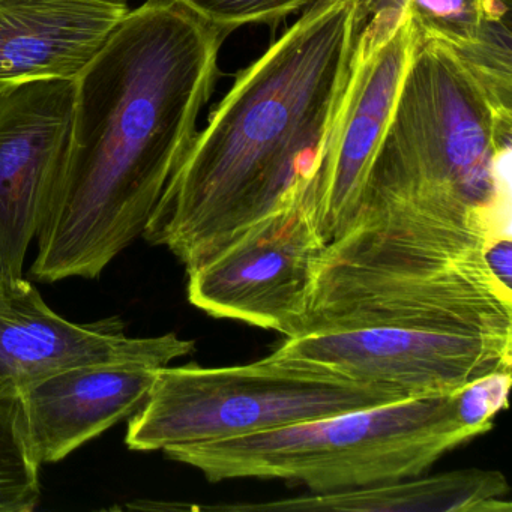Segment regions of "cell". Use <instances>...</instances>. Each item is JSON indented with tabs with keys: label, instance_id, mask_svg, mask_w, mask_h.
Listing matches in <instances>:
<instances>
[{
	"label": "cell",
	"instance_id": "cell-9",
	"mask_svg": "<svg viewBox=\"0 0 512 512\" xmlns=\"http://www.w3.org/2000/svg\"><path fill=\"white\" fill-rule=\"evenodd\" d=\"M271 356L409 400L511 373L512 337L355 329L286 338Z\"/></svg>",
	"mask_w": 512,
	"mask_h": 512
},
{
	"label": "cell",
	"instance_id": "cell-5",
	"mask_svg": "<svg viewBox=\"0 0 512 512\" xmlns=\"http://www.w3.org/2000/svg\"><path fill=\"white\" fill-rule=\"evenodd\" d=\"M511 134L512 112L494 106L460 59L442 44L419 41L364 196L499 214L508 197Z\"/></svg>",
	"mask_w": 512,
	"mask_h": 512
},
{
	"label": "cell",
	"instance_id": "cell-16",
	"mask_svg": "<svg viewBox=\"0 0 512 512\" xmlns=\"http://www.w3.org/2000/svg\"><path fill=\"white\" fill-rule=\"evenodd\" d=\"M40 464L23 431L17 389H0V512H32L41 499Z\"/></svg>",
	"mask_w": 512,
	"mask_h": 512
},
{
	"label": "cell",
	"instance_id": "cell-12",
	"mask_svg": "<svg viewBox=\"0 0 512 512\" xmlns=\"http://www.w3.org/2000/svg\"><path fill=\"white\" fill-rule=\"evenodd\" d=\"M158 367L142 362L83 365L17 389L26 445L40 466L55 464L148 400Z\"/></svg>",
	"mask_w": 512,
	"mask_h": 512
},
{
	"label": "cell",
	"instance_id": "cell-8",
	"mask_svg": "<svg viewBox=\"0 0 512 512\" xmlns=\"http://www.w3.org/2000/svg\"><path fill=\"white\" fill-rule=\"evenodd\" d=\"M418 44L415 23L404 8L374 11L361 26L310 191L317 226L328 244L358 214L374 154Z\"/></svg>",
	"mask_w": 512,
	"mask_h": 512
},
{
	"label": "cell",
	"instance_id": "cell-7",
	"mask_svg": "<svg viewBox=\"0 0 512 512\" xmlns=\"http://www.w3.org/2000/svg\"><path fill=\"white\" fill-rule=\"evenodd\" d=\"M326 247L310 190L302 191L187 271L188 301L215 319L298 337Z\"/></svg>",
	"mask_w": 512,
	"mask_h": 512
},
{
	"label": "cell",
	"instance_id": "cell-1",
	"mask_svg": "<svg viewBox=\"0 0 512 512\" xmlns=\"http://www.w3.org/2000/svg\"><path fill=\"white\" fill-rule=\"evenodd\" d=\"M224 38L175 0H146L74 80L70 151L34 280H95L143 236L196 137Z\"/></svg>",
	"mask_w": 512,
	"mask_h": 512
},
{
	"label": "cell",
	"instance_id": "cell-18",
	"mask_svg": "<svg viewBox=\"0 0 512 512\" xmlns=\"http://www.w3.org/2000/svg\"><path fill=\"white\" fill-rule=\"evenodd\" d=\"M485 262L491 274L511 289L512 284V244L508 233H496L485 247Z\"/></svg>",
	"mask_w": 512,
	"mask_h": 512
},
{
	"label": "cell",
	"instance_id": "cell-2",
	"mask_svg": "<svg viewBox=\"0 0 512 512\" xmlns=\"http://www.w3.org/2000/svg\"><path fill=\"white\" fill-rule=\"evenodd\" d=\"M361 26L358 0H316L242 71L194 137L143 238L190 271L311 190Z\"/></svg>",
	"mask_w": 512,
	"mask_h": 512
},
{
	"label": "cell",
	"instance_id": "cell-10",
	"mask_svg": "<svg viewBox=\"0 0 512 512\" xmlns=\"http://www.w3.org/2000/svg\"><path fill=\"white\" fill-rule=\"evenodd\" d=\"M74 80H37L0 95V277L25 260L61 181L73 131Z\"/></svg>",
	"mask_w": 512,
	"mask_h": 512
},
{
	"label": "cell",
	"instance_id": "cell-14",
	"mask_svg": "<svg viewBox=\"0 0 512 512\" xmlns=\"http://www.w3.org/2000/svg\"><path fill=\"white\" fill-rule=\"evenodd\" d=\"M409 11L419 41L451 50L500 110H512V0H358L374 11Z\"/></svg>",
	"mask_w": 512,
	"mask_h": 512
},
{
	"label": "cell",
	"instance_id": "cell-3",
	"mask_svg": "<svg viewBox=\"0 0 512 512\" xmlns=\"http://www.w3.org/2000/svg\"><path fill=\"white\" fill-rule=\"evenodd\" d=\"M499 215L368 194L317 268L301 335L389 328L512 337V289L488 269Z\"/></svg>",
	"mask_w": 512,
	"mask_h": 512
},
{
	"label": "cell",
	"instance_id": "cell-15",
	"mask_svg": "<svg viewBox=\"0 0 512 512\" xmlns=\"http://www.w3.org/2000/svg\"><path fill=\"white\" fill-rule=\"evenodd\" d=\"M509 485L497 470L464 469L434 476L311 493L256 505L220 506L230 511L499 512L511 511L503 497Z\"/></svg>",
	"mask_w": 512,
	"mask_h": 512
},
{
	"label": "cell",
	"instance_id": "cell-19",
	"mask_svg": "<svg viewBox=\"0 0 512 512\" xmlns=\"http://www.w3.org/2000/svg\"><path fill=\"white\" fill-rule=\"evenodd\" d=\"M5 299H7V289H5L4 280L0 277V307L4 305Z\"/></svg>",
	"mask_w": 512,
	"mask_h": 512
},
{
	"label": "cell",
	"instance_id": "cell-11",
	"mask_svg": "<svg viewBox=\"0 0 512 512\" xmlns=\"http://www.w3.org/2000/svg\"><path fill=\"white\" fill-rule=\"evenodd\" d=\"M0 307V389L83 365L142 362L166 367L194 352V341L176 334L130 337L118 317L76 323L59 316L25 277L5 286Z\"/></svg>",
	"mask_w": 512,
	"mask_h": 512
},
{
	"label": "cell",
	"instance_id": "cell-17",
	"mask_svg": "<svg viewBox=\"0 0 512 512\" xmlns=\"http://www.w3.org/2000/svg\"><path fill=\"white\" fill-rule=\"evenodd\" d=\"M224 35L251 23H277L316 0H175Z\"/></svg>",
	"mask_w": 512,
	"mask_h": 512
},
{
	"label": "cell",
	"instance_id": "cell-20",
	"mask_svg": "<svg viewBox=\"0 0 512 512\" xmlns=\"http://www.w3.org/2000/svg\"><path fill=\"white\" fill-rule=\"evenodd\" d=\"M118 2H124V4H130V0H118Z\"/></svg>",
	"mask_w": 512,
	"mask_h": 512
},
{
	"label": "cell",
	"instance_id": "cell-13",
	"mask_svg": "<svg viewBox=\"0 0 512 512\" xmlns=\"http://www.w3.org/2000/svg\"><path fill=\"white\" fill-rule=\"evenodd\" d=\"M128 13L118 0H0V95L76 80Z\"/></svg>",
	"mask_w": 512,
	"mask_h": 512
},
{
	"label": "cell",
	"instance_id": "cell-4",
	"mask_svg": "<svg viewBox=\"0 0 512 512\" xmlns=\"http://www.w3.org/2000/svg\"><path fill=\"white\" fill-rule=\"evenodd\" d=\"M511 373L451 394L427 395L299 422L233 439L170 446L164 455L212 482L286 479L311 493L412 478L493 427L505 409Z\"/></svg>",
	"mask_w": 512,
	"mask_h": 512
},
{
	"label": "cell",
	"instance_id": "cell-6",
	"mask_svg": "<svg viewBox=\"0 0 512 512\" xmlns=\"http://www.w3.org/2000/svg\"><path fill=\"white\" fill-rule=\"evenodd\" d=\"M406 400L271 355L247 365L158 368L145 406L128 421L133 451L233 439Z\"/></svg>",
	"mask_w": 512,
	"mask_h": 512
}]
</instances>
